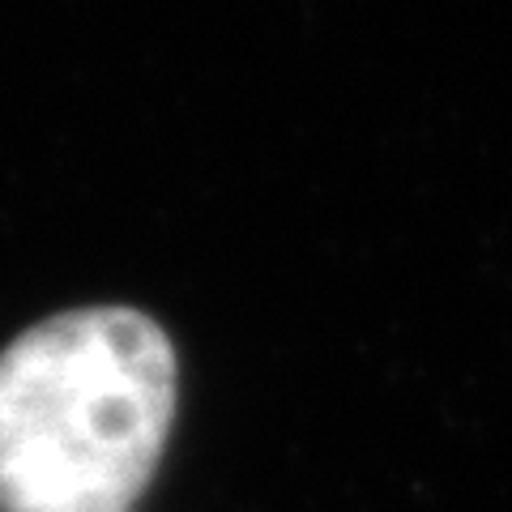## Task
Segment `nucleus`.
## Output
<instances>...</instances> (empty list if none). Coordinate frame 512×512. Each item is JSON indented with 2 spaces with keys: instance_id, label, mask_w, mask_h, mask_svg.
<instances>
[{
  "instance_id": "nucleus-1",
  "label": "nucleus",
  "mask_w": 512,
  "mask_h": 512,
  "mask_svg": "<svg viewBox=\"0 0 512 512\" xmlns=\"http://www.w3.org/2000/svg\"><path fill=\"white\" fill-rule=\"evenodd\" d=\"M175 346L137 308H73L0 350V512H128L167 453Z\"/></svg>"
}]
</instances>
